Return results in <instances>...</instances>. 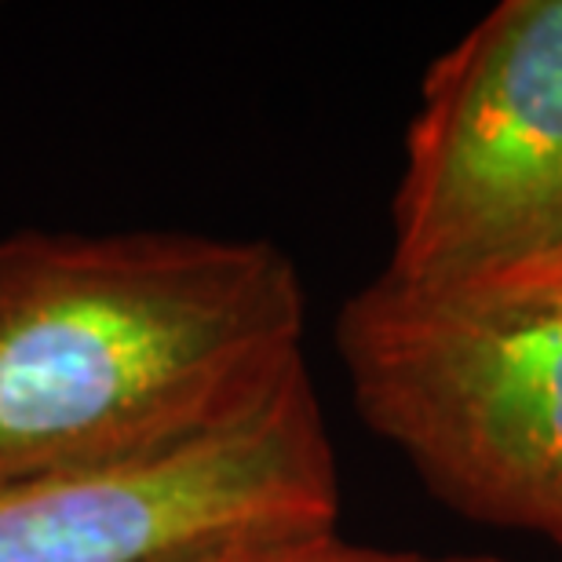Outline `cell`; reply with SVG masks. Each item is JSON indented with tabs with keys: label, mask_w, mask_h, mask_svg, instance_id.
<instances>
[{
	"label": "cell",
	"mask_w": 562,
	"mask_h": 562,
	"mask_svg": "<svg viewBox=\"0 0 562 562\" xmlns=\"http://www.w3.org/2000/svg\"><path fill=\"white\" fill-rule=\"evenodd\" d=\"M307 296L274 241L0 238V486L143 464L245 420L303 362Z\"/></svg>",
	"instance_id": "6da1fadb"
},
{
	"label": "cell",
	"mask_w": 562,
	"mask_h": 562,
	"mask_svg": "<svg viewBox=\"0 0 562 562\" xmlns=\"http://www.w3.org/2000/svg\"><path fill=\"white\" fill-rule=\"evenodd\" d=\"M336 355L438 504L562 548V263L460 289L376 274L336 314Z\"/></svg>",
	"instance_id": "7a4b0ae2"
},
{
	"label": "cell",
	"mask_w": 562,
	"mask_h": 562,
	"mask_svg": "<svg viewBox=\"0 0 562 562\" xmlns=\"http://www.w3.org/2000/svg\"><path fill=\"white\" fill-rule=\"evenodd\" d=\"M562 263V0H504L427 66L391 201L409 289Z\"/></svg>",
	"instance_id": "3957f363"
},
{
	"label": "cell",
	"mask_w": 562,
	"mask_h": 562,
	"mask_svg": "<svg viewBox=\"0 0 562 562\" xmlns=\"http://www.w3.org/2000/svg\"><path fill=\"white\" fill-rule=\"evenodd\" d=\"M340 475L311 373L245 420L143 464L0 486V562H183L336 530Z\"/></svg>",
	"instance_id": "277c9868"
},
{
	"label": "cell",
	"mask_w": 562,
	"mask_h": 562,
	"mask_svg": "<svg viewBox=\"0 0 562 562\" xmlns=\"http://www.w3.org/2000/svg\"><path fill=\"white\" fill-rule=\"evenodd\" d=\"M183 562H508L493 555H417V552H387V548L351 544L336 530L322 533H289V537H256V541L223 544L212 552L190 555Z\"/></svg>",
	"instance_id": "5b68a950"
}]
</instances>
